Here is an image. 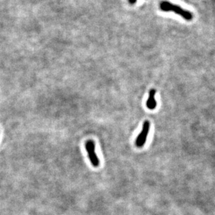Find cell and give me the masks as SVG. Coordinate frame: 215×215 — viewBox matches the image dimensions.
Returning a JSON list of instances; mask_svg holds the SVG:
<instances>
[{"mask_svg":"<svg viewBox=\"0 0 215 215\" xmlns=\"http://www.w3.org/2000/svg\"><path fill=\"white\" fill-rule=\"evenodd\" d=\"M85 148L91 164L95 167L98 166L99 164V160L95 152L94 142L92 140H88L85 144Z\"/></svg>","mask_w":215,"mask_h":215,"instance_id":"cell-3","label":"cell"},{"mask_svg":"<svg viewBox=\"0 0 215 215\" xmlns=\"http://www.w3.org/2000/svg\"><path fill=\"white\" fill-rule=\"evenodd\" d=\"M155 94H156V90L154 89H150L149 92V98L146 102L147 107L150 110H154L157 107V103L154 98Z\"/></svg>","mask_w":215,"mask_h":215,"instance_id":"cell-4","label":"cell"},{"mask_svg":"<svg viewBox=\"0 0 215 215\" xmlns=\"http://www.w3.org/2000/svg\"><path fill=\"white\" fill-rule=\"evenodd\" d=\"M136 1H137V0H129V2L131 4H134L136 3Z\"/></svg>","mask_w":215,"mask_h":215,"instance_id":"cell-5","label":"cell"},{"mask_svg":"<svg viewBox=\"0 0 215 215\" xmlns=\"http://www.w3.org/2000/svg\"><path fill=\"white\" fill-rule=\"evenodd\" d=\"M161 10L165 12H174L175 13L182 17L184 20L191 21L193 19V14L189 10H185L181 6L171 3L168 1H162L159 4Z\"/></svg>","mask_w":215,"mask_h":215,"instance_id":"cell-1","label":"cell"},{"mask_svg":"<svg viewBox=\"0 0 215 215\" xmlns=\"http://www.w3.org/2000/svg\"><path fill=\"white\" fill-rule=\"evenodd\" d=\"M150 122H149V121H145V122H144L143 126H142V131L140 132L139 135L138 136L136 140V145L138 148H142V147L145 144L147 138H148L149 131H150Z\"/></svg>","mask_w":215,"mask_h":215,"instance_id":"cell-2","label":"cell"}]
</instances>
